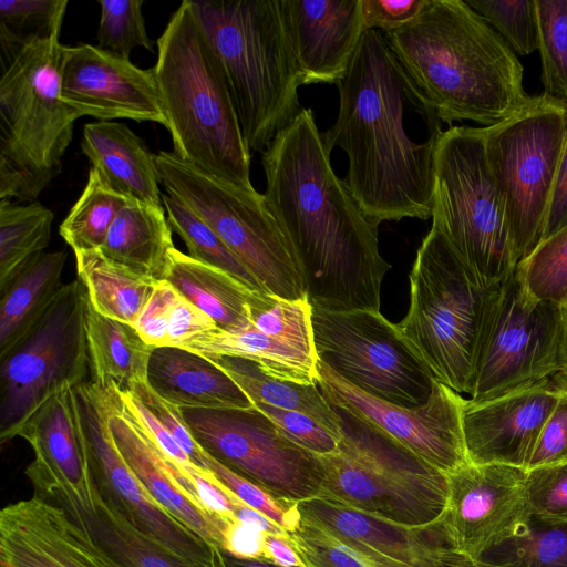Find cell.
I'll return each instance as SVG.
<instances>
[{
  "mask_svg": "<svg viewBox=\"0 0 567 567\" xmlns=\"http://www.w3.org/2000/svg\"><path fill=\"white\" fill-rule=\"evenodd\" d=\"M289 535L308 567H370L344 540L302 518Z\"/></svg>",
  "mask_w": 567,
  "mask_h": 567,
  "instance_id": "cell-47",
  "label": "cell"
},
{
  "mask_svg": "<svg viewBox=\"0 0 567 567\" xmlns=\"http://www.w3.org/2000/svg\"><path fill=\"white\" fill-rule=\"evenodd\" d=\"M234 504V515L237 519L252 525L266 534L274 535H286L288 534L284 528H281L278 524L272 522L266 515L260 512L245 505L240 499H236L233 502Z\"/></svg>",
  "mask_w": 567,
  "mask_h": 567,
  "instance_id": "cell-59",
  "label": "cell"
},
{
  "mask_svg": "<svg viewBox=\"0 0 567 567\" xmlns=\"http://www.w3.org/2000/svg\"><path fill=\"white\" fill-rule=\"evenodd\" d=\"M225 371L246 393L252 405L305 413L341 439L340 419L333 406L315 384L284 381L268 375L254 361L238 357H206Z\"/></svg>",
  "mask_w": 567,
  "mask_h": 567,
  "instance_id": "cell-35",
  "label": "cell"
},
{
  "mask_svg": "<svg viewBox=\"0 0 567 567\" xmlns=\"http://www.w3.org/2000/svg\"><path fill=\"white\" fill-rule=\"evenodd\" d=\"M87 296L65 284L38 323L0 357V441L13 440L29 416L56 392L84 382L90 368Z\"/></svg>",
  "mask_w": 567,
  "mask_h": 567,
  "instance_id": "cell-13",
  "label": "cell"
},
{
  "mask_svg": "<svg viewBox=\"0 0 567 567\" xmlns=\"http://www.w3.org/2000/svg\"><path fill=\"white\" fill-rule=\"evenodd\" d=\"M301 84H336L364 32L361 0H281Z\"/></svg>",
  "mask_w": 567,
  "mask_h": 567,
  "instance_id": "cell-23",
  "label": "cell"
},
{
  "mask_svg": "<svg viewBox=\"0 0 567 567\" xmlns=\"http://www.w3.org/2000/svg\"><path fill=\"white\" fill-rule=\"evenodd\" d=\"M94 502L92 512L65 511L125 567H228L226 555L205 563L169 549L130 523L97 488Z\"/></svg>",
  "mask_w": 567,
  "mask_h": 567,
  "instance_id": "cell-31",
  "label": "cell"
},
{
  "mask_svg": "<svg viewBox=\"0 0 567 567\" xmlns=\"http://www.w3.org/2000/svg\"><path fill=\"white\" fill-rule=\"evenodd\" d=\"M481 559L513 567H567V522L532 514L523 533Z\"/></svg>",
  "mask_w": 567,
  "mask_h": 567,
  "instance_id": "cell-40",
  "label": "cell"
},
{
  "mask_svg": "<svg viewBox=\"0 0 567 567\" xmlns=\"http://www.w3.org/2000/svg\"><path fill=\"white\" fill-rule=\"evenodd\" d=\"M74 255L79 280L94 310L134 324L157 281L111 260L100 249L76 251Z\"/></svg>",
  "mask_w": 567,
  "mask_h": 567,
  "instance_id": "cell-34",
  "label": "cell"
},
{
  "mask_svg": "<svg viewBox=\"0 0 567 567\" xmlns=\"http://www.w3.org/2000/svg\"><path fill=\"white\" fill-rule=\"evenodd\" d=\"M311 316L312 306L307 297L293 300L258 292L250 305L251 322L257 330L317 355Z\"/></svg>",
  "mask_w": 567,
  "mask_h": 567,
  "instance_id": "cell-41",
  "label": "cell"
},
{
  "mask_svg": "<svg viewBox=\"0 0 567 567\" xmlns=\"http://www.w3.org/2000/svg\"><path fill=\"white\" fill-rule=\"evenodd\" d=\"M0 567H125L60 505L37 494L0 512Z\"/></svg>",
  "mask_w": 567,
  "mask_h": 567,
  "instance_id": "cell-22",
  "label": "cell"
},
{
  "mask_svg": "<svg viewBox=\"0 0 567 567\" xmlns=\"http://www.w3.org/2000/svg\"><path fill=\"white\" fill-rule=\"evenodd\" d=\"M526 488L532 514L567 522V463L527 471Z\"/></svg>",
  "mask_w": 567,
  "mask_h": 567,
  "instance_id": "cell-49",
  "label": "cell"
},
{
  "mask_svg": "<svg viewBox=\"0 0 567 567\" xmlns=\"http://www.w3.org/2000/svg\"><path fill=\"white\" fill-rule=\"evenodd\" d=\"M567 463V388L546 420L527 471Z\"/></svg>",
  "mask_w": 567,
  "mask_h": 567,
  "instance_id": "cell-51",
  "label": "cell"
},
{
  "mask_svg": "<svg viewBox=\"0 0 567 567\" xmlns=\"http://www.w3.org/2000/svg\"><path fill=\"white\" fill-rule=\"evenodd\" d=\"M262 194L297 261L312 307L380 311L391 265L379 249V225L334 173L311 109L261 153Z\"/></svg>",
  "mask_w": 567,
  "mask_h": 567,
  "instance_id": "cell-1",
  "label": "cell"
},
{
  "mask_svg": "<svg viewBox=\"0 0 567 567\" xmlns=\"http://www.w3.org/2000/svg\"><path fill=\"white\" fill-rule=\"evenodd\" d=\"M316 383L326 400L379 429L445 474L470 463L463 434L465 398L434 380L429 400L396 405L343 380L318 358Z\"/></svg>",
  "mask_w": 567,
  "mask_h": 567,
  "instance_id": "cell-17",
  "label": "cell"
},
{
  "mask_svg": "<svg viewBox=\"0 0 567 567\" xmlns=\"http://www.w3.org/2000/svg\"><path fill=\"white\" fill-rule=\"evenodd\" d=\"M121 399L125 411L137 422L155 445L179 468L195 466L187 454L169 432L158 422L154 414L131 393H122ZM200 470V468H199Z\"/></svg>",
  "mask_w": 567,
  "mask_h": 567,
  "instance_id": "cell-54",
  "label": "cell"
},
{
  "mask_svg": "<svg viewBox=\"0 0 567 567\" xmlns=\"http://www.w3.org/2000/svg\"><path fill=\"white\" fill-rule=\"evenodd\" d=\"M410 84L441 123L495 125L530 101L509 44L463 0H429L383 33Z\"/></svg>",
  "mask_w": 567,
  "mask_h": 567,
  "instance_id": "cell-3",
  "label": "cell"
},
{
  "mask_svg": "<svg viewBox=\"0 0 567 567\" xmlns=\"http://www.w3.org/2000/svg\"><path fill=\"white\" fill-rule=\"evenodd\" d=\"M152 69L174 153L245 189L251 152L244 138L220 63L192 7L183 1L156 41Z\"/></svg>",
  "mask_w": 567,
  "mask_h": 567,
  "instance_id": "cell-4",
  "label": "cell"
},
{
  "mask_svg": "<svg viewBox=\"0 0 567 567\" xmlns=\"http://www.w3.org/2000/svg\"><path fill=\"white\" fill-rule=\"evenodd\" d=\"M297 507L302 519L412 566L434 567L435 551L447 546L440 519L408 527L320 496L298 502Z\"/></svg>",
  "mask_w": 567,
  "mask_h": 567,
  "instance_id": "cell-25",
  "label": "cell"
},
{
  "mask_svg": "<svg viewBox=\"0 0 567 567\" xmlns=\"http://www.w3.org/2000/svg\"><path fill=\"white\" fill-rule=\"evenodd\" d=\"M563 334V307L532 297L516 270L487 289L478 319L470 399H493L565 370Z\"/></svg>",
  "mask_w": 567,
  "mask_h": 567,
  "instance_id": "cell-11",
  "label": "cell"
},
{
  "mask_svg": "<svg viewBox=\"0 0 567 567\" xmlns=\"http://www.w3.org/2000/svg\"><path fill=\"white\" fill-rule=\"evenodd\" d=\"M515 270L532 297L563 307L567 302V225L542 240Z\"/></svg>",
  "mask_w": 567,
  "mask_h": 567,
  "instance_id": "cell-43",
  "label": "cell"
},
{
  "mask_svg": "<svg viewBox=\"0 0 567 567\" xmlns=\"http://www.w3.org/2000/svg\"><path fill=\"white\" fill-rule=\"evenodd\" d=\"M121 396V394H120ZM113 440L134 475L167 512L221 548L228 523L199 498L192 475L179 470L125 411L122 399L109 419Z\"/></svg>",
  "mask_w": 567,
  "mask_h": 567,
  "instance_id": "cell-24",
  "label": "cell"
},
{
  "mask_svg": "<svg viewBox=\"0 0 567 567\" xmlns=\"http://www.w3.org/2000/svg\"><path fill=\"white\" fill-rule=\"evenodd\" d=\"M218 329L205 312L179 292L173 305L167 330V347L183 348L199 334Z\"/></svg>",
  "mask_w": 567,
  "mask_h": 567,
  "instance_id": "cell-55",
  "label": "cell"
},
{
  "mask_svg": "<svg viewBox=\"0 0 567 567\" xmlns=\"http://www.w3.org/2000/svg\"><path fill=\"white\" fill-rule=\"evenodd\" d=\"M224 72L250 152H265L305 109L281 0L193 1Z\"/></svg>",
  "mask_w": 567,
  "mask_h": 567,
  "instance_id": "cell-5",
  "label": "cell"
},
{
  "mask_svg": "<svg viewBox=\"0 0 567 567\" xmlns=\"http://www.w3.org/2000/svg\"><path fill=\"white\" fill-rule=\"evenodd\" d=\"M155 165L165 193L219 236L265 293L307 297L297 261L262 194L217 178L174 152L155 154Z\"/></svg>",
  "mask_w": 567,
  "mask_h": 567,
  "instance_id": "cell-10",
  "label": "cell"
},
{
  "mask_svg": "<svg viewBox=\"0 0 567 567\" xmlns=\"http://www.w3.org/2000/svg\"><path fill=\"white\" fill-rule=\"evenodd\" d=\"M61 97L81 116L155 122L166 126L153 70L97 45L64 47Z\"/></svg>",
  "mask_w": 567,
  "mask_h": 567,
  "instance_id": "cell-20",
  "label": "cell"
},
{
  "mask_svg": "<svg viewBox=\"0 0 567 567\" xmlns=\"http://www.w3.org/2000/svg\"><path fill=\"white\" fill-rule=\"evenodd\" d=\"M319 360L361 391L402 405L424 404L435 380L380 311H332L312 307Z\"/></svg>",
  "mask_w": 567,
  "mask_h": 567,
  "instance_id": "cell-14",
  "label": "cell"
},
{
  "mask_svg": "<svg viewBox=\"0 0 567 567\" xmlns=\"http://www.w3.org/2000/svg\"><path fill=\"white\" fill-rule=\"evenodd\" d=\"M162 203L172 230L185 243L189 257L228 272L251 289L262 291L249 270L199 216L166 193H162Z\"/></svg>",
  "mask_w": 567,
  "mask_h": 567,
  "instance_id": "cell-38",
  "label": "cell"
},
{
  "mask_svg": "<svg viewBox=\"0 0 567 567\" xmlns=\"http://www.w3.org/2000/svg\"><path fill=\"white\" fill-rule=\"evenodd\" d=\"M566 388L563 370L493 399H465L462 423L470 463L527 471L540 431Z\"/></svg>",
  "mask_w": 567,
  "mask_h": 567,
  "instance_id": "cell-21",
  "label": "cell"
},
{
  "mask_svg": "<svg viewBox=\"0 0 567 567\" xmlns=\"http://www.w3.org/2000/svg\"><path fill=\"white\" fill-rule=\"evenodd\" d=\"M128 202L91 167L86 185L60 224L59 234L74 252L100 249L115 217Z\"/></svg>",
  "mask_w": 567,
  "mask_h": 567,
  "instance_id": "cell-37",
  "label": "cell"
},
{
  "mask_svg": "<svg viewBox=\"0 0 567 567\" xmlns=\"http://www.w3.org/2000/svg\"><path fill=\"white\" fill-rule=\"evenodd\" d=\"M485 132L519 262L542 240L567 136V105L544 93L532 96L517 114Z\"/></svg>",
  "mask_w": 567,
  "mask_h": 567,
  "instance_id": "cell-12",
  "label": "cell"
},
{
  "mask_svg": "<svg viewBox=\"0 0 567 567\" xmlns=\"http://www.w3.org/2000/svg\"><path fill=\"white\" fill-rule=\"evenodd\" d=\"M172 233L164 207L130 200L115 217L100 250L111 260L159 281L175 248Z\"/></svg>",
  "mask_w": 567,
  "mask_h": 567,
  "instance_id": "cell-29",
  "label": "cell"
},
{
  "mask_svg": "<svg viewBox=\"0 0 567 567\" xmlns=\"http://www.w3.org/2000/svg\"><path fill=\"white\" fill-rule=\"evenodd\" d=\"M54 214L40 203L0 199V293L47 248Z\"/></svg>",
  "mask_w": 567,
  "mask_h": 567,
  "instance_id": "cell-36",
  "label": "cell"
},
{
  "mask_svg": "<svg viewBox=\"0 0 567 567\" xmlns=\"http://www.w3.org/2000/svg\"><path fill=\"white\" fill-rule=\"evenodd\" d=\"M130 393L154 414L195 466L200 470H208L205 451L193 437L178 406L159 396L147 382L137 384Z\"/></svg>",
  "mask_w": 567,
  "mask_h": 567,
  "instance_id": "cell-50",
  "label": "cell"
},
{
  "mask_svg": "<svg viewBox=\"0 0 567 567\" xmlns=\"http://www.w3.org/2000/svg\"><path fill=\"white\" fill-rule=\"evenodd\" d=\"M143 0H101L96 33L97 47L114 55L130 59L136 48L154 52L143 16Z\"/></svg>",
  "mask_w": 567,
  "mask_h": 567,
  "instance_id": "cell-44",
  "label": "cell"
},
{
  "mask_svg": "<svg viewBox=\"0 0 567 567\" xmlns=\"http://www.w3.org/2000/svg\"><path fill=\"white\" fill-rule=\"evenodd\" d=\"M544 94L567 105V0H535Z\"/></svg>",
  "mask_w": 567,
  "mask_h": 567,
  "instance_id": "cell-42",
  "label": "cell"
},
{
  "mask_svg": "<svg viewBox=\"0 0 567 567\" xmlns=\"http://www.w3.org/2000/svg\"><path fill=\"white\" fill-rule=\"evenodd\" d=\"M409 282V309L396 324L402 337L436 381L471 395L475 340L487 289L470 280L433 225L417 248Z\"/></svg>",
  "mask_w": 567,
  "mask_h": 567,
  "instance_id": "cell-9",
  "label": "cell"
},
{
  "mask_svg": "<svg viewBox=\"0 0 567 567\" xmlns=\"http://www.w3.org/2000/svg\"><path fill=\"white\" fill-rule=\"evenodd\" d=\"M564 315V334H563V361L565 370H567V302L563 306Z\"/></svg>",
  "mask_w": 567,
  "mask_h": 567,
  "instance_id": "cell-62",
  "label": "cell"
},
{
  "mask_svg": "<svg viewBox=\"0 0 567 567\" xmlns=\"http://www.w3.org/2000/svg\"><path fill=\"white\" fill-rule=\"evenodd\" d=\"M60 35L25 44L0 79V199L32 202L60 173L80 115L61 97Z\"/></svg>",
  "mask_w": 567,
  "mask_h": 567,
  "instance_id": "cell-6",
  "label": "cell"
},
{
  "mask_svg": "<svg viewBox=\"0 0 567 567\" xmlns=\"http://www.w3.org/2000/svg\"><path fill=\"white\" fill-rule=\"evenodd\" d=\"M266 533L237 518L228 520L221 549L239 559H264Z\"/></svg>",
  "mask_w": 567,
  "mask_h": 567,
  "instance_id": "cell-56",
  "label": "cell"
},
{
  "mask_svg": "<svg viewBox=\"0 0 567 567\" xmlns=\"http://www.w3.org/2000/svg\"><path fill=\"white\" fill-rule=\"evenodd\" d=\"M207 468L245 505L266 515L287 533H292L301 522L297 503L276 497L264 487L231 471L205 452Z\"/></svg>",
  "mask_w": 567,
  "mask_h": 567,
  "instance_id": "cell-46",
  "label": "cell"
},
{
  "mask_svg": "<svg viewBox=\"0 0 567 567\" xmlns=\"http://www.w3.org/2000/svg\"><path fill=\"white\" fill-rule=\"evenodd\" d=\"M64 250L43 252L1 292L0 357L38 323L63 286Z\"/></svg>",
  "mask_w": 567,
  "mask_h": 567,
  "instance_id": "cell-33",
  "label": "cell"
},
{
  "mask_svg": "<svg viewBox=\"0 0 567 567\" xmlns=\"http://www.w3.org/2000/svg\"><path fill=\"white\" fill-rule=\"evenodd\" d=\"M179 409L198 445L231 471L285 501L320 495L318 456L287 439L256 408Z\"/></svg>",
  "mask_w": 567,
  "mask_h": 567,
  "instance_id": "cell-15",
  "label": "cell"
},
{
  "mask_svg": "<svg viewBox=\"0 0 567 567\" xmlns=\"http://www.w3.org/2000/svg\"><path fill=\"white\" fill-rule=\"evenodd\" d=\"M147 383L159 396L178 408H254L225 371L208 358L183 348H154Z\"/></svg>",
  "mask_w": 567,
  "mask_h": 567,
  "instance_id": "cell-26",
  "label": "cell"
},
{
  "mask_svg": "<svg viewBox=\"0 0 567 567\" xmlns=\"http://www.w3.org/2000/svg\"><path fill=\"white\" fill-rule=\"evenodd\" d=\"M434 567H513L508 564H495L484 559H473L452 550L440 547L434 555Z\"/></svg>",
  "mask_w": 567,
  "mask_h": 567,
  "instance_id": "cell-60",
  "label": "cell"
},
{
  "mask_svg": "<svg viewBox=\"0 0 567 567\" xmlns=\"http://www.w3.org/2000/svg\"><path fill=\"white\" fill-rule=\"evenodd\" d=\"M228 567H280L264 559H239L227 555Z\"/></svg>",
  "mask_w": 567,
  "mask_h": 567,
  "instance_id": "cell-61",
  "label": "cell"
},
{
  "mask_svg": "<svg viewBox=\"0 0 567 567\" xmlns=\"http://www.w3.org/2000/svg\"><path fill=\"white\" fill-rule=\"evenodd\" d=\"M83 154L104 181L118 194L153 207L162 208V193L152 154L127 125L96 121L83 127Z\"/></svg>",
  "mask_w": 567,
  "mask_h": 567,
  "instance_id": "cell-27",
  "label": "cell"
},
{
  "mask_svg": "<svg viewBox=\"0 0 567 567\" xmlns=\"http://www.w3.org/2000/svg\"><path fill=\"white\" fill-rule=\"evenodd\" d=\"M567 225V136L563 147L556 182L545 220L542 240ZM540 240V241H542Z\"/></svg>",
  "mask_w": 567,
  "mask_h": 567,
  "instance_id": "cell-57",
  "label": "cell"
},
{
  "mask_svg": "<svg viewBox=\"0 0 567 567\" xmlns=\"http://www.w3.org/2000/svg\"><path fill=\"white\" fill-rule=\"evenodd\" d=\"M66 0H1L0 43L6 68L28 43L60 35Z\"/></svg>",
  "mask_w": 567,
  "mask_h": 567,
  "instance_id": "cell-39",
  "label": "cell"
},
{
  "mask_svg": "<svg viewBox=\"0 0 567 567\" xmlns=\"http://www.w3.org/2000/svg\"><path fill=\"white\" fill-rule=\"evenodd\" d=\"M86 338L92 380L130 393L147 382L154 347L147 344L133 324L99 313L87 300Z\"/></svg>",
  "mask_w": 567,
  "mask_h": 567,
  "instance_id": "cell-30",
  "label": "cell"
},
{
  "mask_svg": "<svg viewBox=\"0 0 567 567\" xmlns=\"http://www.w3.org/2000/svg\"><path fill=\"white\" fill-rule=\"evenodd\" d=\"M446 475L449 495L440 524L449 548L481 559L523 533L532 516L526 470L468 463Z\"/></svg>",
  "mask_w": 567,
  "mask_h": 567,
  "instance_id": "cell-18",
  "label": "cell"
},
{
  "mask_svg": "<svg viewBox=\"0 0 567 567\" xmlns=\"http://www.w3.org/2000/svg\"><path fill=\"white\" fill-rule=\"evenodd\" d=\"M94 484L136 528L189 559L212 563L225 551L208 543L161 506L120 453L109 419L120 402L115 386L92 379L72 388Z\"/></svg>",
  "mask_w": 567,
  "mask_h": 567,
  "instance_id": "cell-16",
  "label": "cell"
},
{
  "mask_svg": "<svg viewBox=\"0 0 567 567\" xmlns=\"http://www.w3.org/2000/svg\"><path fill=\"white\" fill-rule=\"evenodd\" d=\"M332 406L342 434L333 453L317 455L323 472L319 496L408 527L437 522L447 503V475L368 422Z\"/></svg>",
  "mask_w": 567,
  "mask_h": 567,
  "instance_id": "cell-8",
  "label": "cell"
},
{
  "mask_svg": "<svg viewBox=\"0 0 567 567\" xmlns=\"http://www.w3.org/2000/svg\"><path fill=\"white\" fill-rule=\"evenodd\" d=\"M183 349L203 357H238L256 362L268 375L302 384H315L318 357L272 338L254 326L238 331L215 329L186 343Z\"/></svg>",
  "mask_w": 567,
  "mask_h": 567,
  "instance_id": "cell-32",
  "label": "cell"
},
{
  "mask_svg": "<svg viewBox=\"0 0 567 567\" xmlns=\"http://www.w3.org/2000/svg\"><path fill=\"white\" fill-rule=\"evenodd\" d=\"M339 110L322 134L329 154L348 157L343 182L374 224L432 217L437 137L413 141L405 113L430 109L414 91L384 34L364 30L344 76L336 83Z\"/></svg>",
  "mask_w": 567,
  "mask_h": 567,
  "instance_id": "cell-2",
  "label": "cell"
},
{
  "mask_svg": "<svg viewBox=\"0 0 567 567\" xmlns=\"http://www.w3.org/2000/svg\"><path fill=\"white\" fill-rule=\"evenodd\" d=\"M164 280L213 319L218 329L233 332L252 326L250 305L262 291L249 288L228 272L174 248Z\"/></svg>",
  "mask_w": 567,
  "mask_h": 567,
  "instance_id": "cell-28",
  "label": "cell"
},
{
  "mask_svg": "<svg viewBox=\"0 0 567 567\" xmlns=\"http://www.w3.org/2000/svg\"><path fill=\"white\" fill-rule=\"evenodd\" d=\"M178 291L166 280L157 281L147 303L133 324L150 346L167 347L169 315Z\"/></svg>",
  "mask_w": 567,
  "mask_h": 567,
  "instance_id": "cell-52",
  "label": "cell"
},
{
  "mask_svg": "<svg viewBox=\"0 0 567 567\" xmlns=\"http://www.w3.org/2000/svg\"><path fill=\"white\" fill-rule=\"evenodd\" d=\"M432 225L444 236L470 280L489 289L518 264L503 194L486 147L485 127L450 126L437 137Z\"/></svg>",
  "mask_w": 567,
  "mask_h": 567,
  "instance_id": "cell-7",
  "label": "cell"
},
{
  "mask_svg": "<svg viewBox=\"0 0 567 567\" xmlns=\"http://www.w3.org/2000/svg\"><path fill=\"white\" fill-rule=\"evenodd\" d=\"M72 388L44 401L23 423L17 436L24 439L34 453L25 474L35 494L65 509L92 512L96 486Z\"/></svg>",
  "mask_w": 567,
  "mask_h": 567,
  "instance_id": "cell-19",
  "label": "cell"
},
{
  "mask_svg": "<svg viewBox=\"0 0 567 567\" xmlns=\"http://www.w3.org/2000/svg\"><path fill=\"white\" fill-rule=\"evenodd\" d=\"M254 408L265 414L287 439L316 455L333 453L338 447V437L305 413L262 403H256Z\"/></svg>",
  "mask_w": 567,
  "mask_h": 567,
  "instance_id": "cell-48",
  "label": "cell"
},
{
  "mask_svg": "<svg viewBox=\"0 0 567 567\" xmlns=\"http://www.w3.org/2000/svg\"><path fill=\"white\" fill-rule=\"evenodd\" d=\"M513 49L529 55L538 49L535 0H465Z\"/></svg>",
  "mask_w": 567,
  "mask_h": 567,
  "instance_id": "cell-45",
  "label": "cell"
},
{
  "mask_svg": "<svg viewBox=\"0 0 567 567\" xmlns=\"http://www.w3.org/2000/svg\"><path fill=\"white\" fill-rule=\"evenodd\" d=\"M429 0H361L364 30L391 32L413 20Z\"/></svg>",
  "mask_w": 567,
  "mask_h": 567,
  "instance_id": "cell-53",
  "label": "cell"
},
{
  "mask_svg": "<svg viewBox=\"0 0 567 567\" xmlns=\"http://www.w3.org/2000/svg\"><path fill=\"white\" fill-rule=\"evenodd\" d=\"M265 560L280 567H308L297 551L289 533L286 535H266Z\"/></svg>",
  "mask_w": 567,
  "mask_h": 567,
  "instance_id": "cell-58",
  "label": "cell"
}]
</instances>
